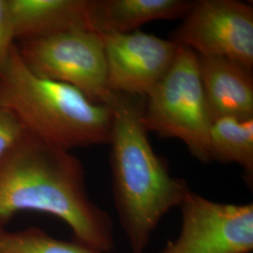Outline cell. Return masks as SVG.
I'll list each match as a JSON object with an SVG mask.
<instances>
[{
    "label": "cell",
    "mask_w": 253,
    "mask_h": 253,
    "mask_svg": "<svg viewBox=\"0 0 253 253\" xmlns=\"http://www.w3.org/2000/svg\"><path fill=\"white\" fill-rule=\"evenodd\" d=\"M21 211L60 218L73 240L101 253L115 249L113 220L91 199L81 161L27 130L0 158V225Z\"/></svg>",
    "instance_id": "1"
},
{
    "label": "cell",
    "mask_w": 253,
    "mask_h": 253,
    "mask_svg": "<svg viewBox=\"0 0 253 253\" xmlns=\"http://www.w3.org/2000/svg\"><path fill=\"white\" fill-rule=\"evenodd\" d=\"M145 99L113 93L111 145L112 187L120 226L131 253H145L154 231L190 190L172 175L155 152L142 122Z\"/></svg>",
    "instance_id": "2"
},
{
    "label": "cell",
    "mask_w": 253,
    "mask_h": 253,
    "mask_svg": "<svg viewBox=\"0 0 253 253\" xmlns=\"http://www.w3.org/2000/svg\"><path fill=\"white\" fill-rule=\"evenodd\" d=\"M0 106L10 110L28 132L69 151L110 142L111 105L31 72L16 43L0 73Z\"/></svg>",
    "instance_id": "3"
},
{
    "label": "cell",
    "mask_w": 253,
    "mask_h": 253,
    "mask_svg": "<svg viewBox=\"0 0 253 253\" xmlns=\"http://www.w3.org/2000/svg\"><path fill=\"white\" fill-rule=\"evenodd\" d=\"M142 122L147 131L178 139L195 159L210 163L208 135L213 120L194 51L178 45L170 69L145 98Z\"/></svg>",
    "instance_id": "4"
},
{
    "label": "cell",
    "mask_w": 253,
    "mask_h": 253,
    "mask_svg": "<svg viewBox=\"0 0 253 253\" xmlns=\"http://www.w3.org/2000/svg\"><path fill=\"white\" fill-rule=\"evenodd\" d=\"M16 47L24 63L37 75L70 84L91 100L108 104L113 93L101 34L76 29L19 41Z\"/></svg>",
    "instance_id": "5"
},
{
    "label": "cell",
    "mask_w": 253,
    "mask_h": 253,
    "mask_svg": "<svg viewBox=\"0 0 253 253\" xmlns=\"http://www.w3.org/2000/svg\"><path fill=\"white\" fill-rule=\"evenodd\" d=\"M171 41L198 55L227 58L253 72V5L236 0L193 1Z\"/></svg>",
    "instance_id": "6"
},
{
    "label": "cell",
    "mask_w": 253,
    "mask_h": 253,
    "mask_svg": "<svg viewBox=\"0 0 253 253\" xmlns=\"http://www.w3.org/2000/svg\"><path fill=\"white\" fill-rule=\"evenodd\" d=\"M178 208L180 233L159 253L253 252V204L217 203L190 190Z\"/></svg>",
    "instance_id": "7"
},
{
    "label": "cell",
    "mask_w": 253,
    "mask_h": 253,
    "mask_svg": "<svg viewBox=\"0 0 253 253\" xmlns=\"http://www.w3.org/2000/svg\"><path fill=\"white\" fill-rule=\"evenodd\" d=\"M102 36L109 89L144 99L168 72L178 49L171 40L140 30Z\"/></svg>",
    "instance_id": "8"
},
{
    "label": "cell",
    "mask_w": 253,
    "mask_h": 253,
    "mask_svg": "<svg viewBox=\"0 0 253 253\" xmlns=\"http://www.w3.org/2000/svg\"><path fill=\"white\" fill-rule=\"evenodd\" d=\"M202 86L212 120L253 118V72L235 61L198 55Z\"/></svg>",
    "instance_id": "9"
},
{
    "label": "cell",
    "mask_w": 253,
    "mask_h": 253,
    "mask_svg": "<svg viewBox=\"0 0 253 253\" xmlns=\"http://www.w3.org/2000/svg\"><path fill=\"white\" fill-rule=\"evenodd\" d=\"M7 1L16 42L70 30H91L89 0Z\"/></svg>",
    "instance_id": "10"
},
{
    "label": "cell",
    "mask_w": 253,
    "mask_h": 253,
    "mask_svg": "<svg viewBox=\"0 0 253 253\" xmlns=\"http://www.w3.org/2000/svg\"><path fill=\"white\" fill-rule=\"evenodd\" d=\"M189 0H89L91 30L101 35L124 34L148 22L184 18Z\"/></svg>",
    "instance_id": "11"
},
{
    "label": "cell",
    "mask_w": 253,
    "mask_h": 253,
    "mask_svg": "<svg viewBox=\"0 0 253 253\" xmlns=\"http://www.w3.org/2000/svg\"><path fill=\"white\" fill-rule=\"evenodd\" d=\"M209 162L235 163L253 184V118H220L213 120L208 135Z\"/></svg>",
    "instance_id": "12"
},
{
    "label": "cell",
    "mask_w": 253,
    "mask_h": 253,
    "mask_svg": "<svg viewBox=\"0 0 253 253\" xmlns=\"http://www.w3.org/2000/svg\"><path fill=\"white\" fill-rule=\"evenodd\" d=\"M0 253H103L76 240L65 241L38 227L10 232L0 225Z\"/></svg>",
    "instance_id": "13"
},
{
    "label": "cell",
    "mask_w": 253,
    "mask_h": 253,
    "mask_svg": "<svg viewBox=\"0 0 253 253\" xmlns=\"http://www.w3.org/2000/svg\"><path fill=\"white\" fill-rule=\"evenodd\" d=\"M25 131L19 118L9 109L0 106V158L17 144Z\"/></svg>",
    "instance_id": "14"
},
{
    "label": "cell",
    "mask_w": 253,
    "mask_h": 253,
    "mask_svg": "<svg viewBox=\"0 0 253 253\" xmlns=\"http://www.w3.org/2000/svg\"><path fill=\"white\" fill-rule=\"evenodd\" d=\"M16 43V38L9 16L8 1L0 0V73Z\"/></svg>",
    "instance_id": "15"
}]
</instances>
